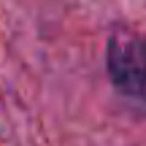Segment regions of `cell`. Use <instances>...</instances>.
I'll return each instance as SVG.
<instances>
[{"label": "cell", "mask_w": 146, "mask_h": 146, "mask_svg": "<svg viewBox=\"0 0 146 146\" xmlns=\"http://www.w3.org/2000/svg\"><path fill=\"white\" fill-rule=\"evenodd\" d=\"M111 76L122 89L146 100V38H119L108 52Z\"/></svg>", "instance_id": "6da1fadb"}]
</instances>
